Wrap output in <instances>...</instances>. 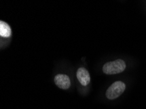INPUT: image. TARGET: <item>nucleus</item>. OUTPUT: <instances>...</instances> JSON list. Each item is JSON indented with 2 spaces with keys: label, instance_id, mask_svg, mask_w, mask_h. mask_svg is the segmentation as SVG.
Returning <instances> with one entry per match:
<instances>
[{
  "label": "nucleus",
  "instance_id": "20e7f679",
  "mask_svg": "<svg viewBox=\"0 0 146 109\" xmlns=\"http://www.w3.org/2000/svg\"><path fill=\"white\" fill-rule=\"evenodd\" d=\"M77 77L82 86H86L90 83V77L89 73L85 68L81 67L77 70Z\"/></svg>",
  "mask_w": 146,
  "mask_h": 109
},
{
  "label": "nucleus",
  "instance_id": "39448f33",
  "mask_svg": "<svg viewBox=\"0 0 146 109\" xmlns=\"http://www.w3.org/2000/svg\"><path fill=\"white\" fill-rule=\"evenodd\" d=\"M11 35L10 26L5 22H0V35L3 37H9Z\"/></svg>",
  "mask_w": 146,
  "mask_h": 109
},
{
  "label": "nucleus",
  "instance_id": "f257e3e1",
  "mask_svg": "<svg viewBox=\"0 0 146 109\" xmlns=\"http://www.w3.org/2000/svg\"><path fill=\"white\" fill-rule=\"evenodd\" d=\"M126 69V63L123 59H119L105 63L103 66V72L106 75H116L123 72Z\"/></svg>",
  "mask_w": 146,
  "mask_h": 109
},
{
  "label": "nucleus",
  "instance_id": "7ed1b4c3",
  "mask_svg": "<svg viewBox=\"0 0 146 109\" xmlns=\"http://www.w3.org/2000/svg\"><path fill=\"white\" fill-rule=\"evenodd\" d=\"M54 83L58 88L63 89V90H67L71 86L70 78L66 75H57L54 77Z\"/></svg>",
  "mask_w": 146,
  "mask_h": 109
},
{
  "label": "nucleus",
  "instance_id": "f03ea898",
  "mask_svg": "<svg viewBox=\"0 0 146 109\" xmlns=\"http://www.w3.org/2000/svg\"><path fill=\"white\" fill-rule=\"evenodd\" d=\"M126 85L122 81H116L113 83L106 91V95L108 99H115L125 92Z\"/></svg>",
  "mask_w": 146,
  "mask_h": 109
}]
</instances>
